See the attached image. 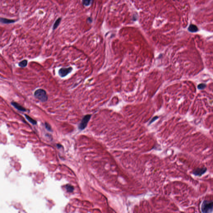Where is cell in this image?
I'll return each mask as SVG.
<instances>
[{"instance_id":"obj_13","label":"cell","mask_w":213,"mask_h":213,"mask_svg":"<svg viewBox=\"0 0 213 213\" xmlns=\"http://www.w3.org/2000/svg\"><path fill=\"white\" fill-rule=\"evenodd\" d=\"M66 188L67 191H68V192H73L74 190V187H73V186L71 185L70 184H67L66 186Z\"/></svg>"},{"instance_id":"obj_6","label":"cell","mask_w":213,"mask_h":213,"mask_svg":"<svg viewBox=\"0 0 213 213\" xmlns=\"http://www.w3.org/2000/svg\"><path fill=\"white\" fill-rule=\"evenodd\" d=\"M11 104L14 107V108H16V109H17L19 111L26 112L27 110L25 108L23 107V106H22L20 104H18L17 103L13 101L11 102Z\"/></svg>"},{"instance_id":"obj_10","label":"cell","mask_w":213,"mask_h":213,"mask_svg":"<svg viewBox=\"0 0 213 213\" xmlns=\"http://www.w3.org/2000/svg\"><path fill=\"white\" fill-rule=\"evenodd\" d=\"M25 116L26 117L27 120H28V121L30 122L31 124H32L33 125H36L37 122L35 120H33V119H32L31 117H30L28 115L25 114Z\"/></svg>"},{"instance_id":"obj_3","label":"cell","mask_w":213,"mask_h":213,"mask_svg":"<svg viewBox=\"0 0 213 213\" xmlns=\"http://www.w3.org/2000/svg\"><path fill=\"white\" fill-rule=\"evenodd\" d=\"M91 117V115L87 114L83 117L81 121L78 126V128L80 130H83L86 128L87 124L88 123V122L90 120Z\"/></svg>"},{"instance_id":"obj_11","label":"cell","mask_w":213,"mask_h":213,"mask_svg":"<svg viewBox=\"0 0 213 213\" xmlns=\"http://www.w3.org/2000/svg\"><path fill=\"white\" fill-rule=\"evenodd\" d=\"M27 64H28V61L26 60H24L19 62L18 65L21 68H25L27 65Z\"/></svg>"},{"instance_id":"obj_12","label":"cell","mask_w":213,"mask_h":213,"mask_svg":"<svg viewBox=\"0 0 213 213\" xmlns=\"http://www.w3.org/2000/svg\"><path fill=\"white\" fill-rule=\"evenodd\" d=\"M92 0H82V3L84 6H88L92 3Z\"/></svg>"},{"instance_id":"obj_7","label":"cell","mask_w":213,"mask_h":213,"mask_svg":"<svg viewBox=\"0 0 213 213\" xmlns=\"http://www.w3.org/2000/svg\"><path fill=\"white\" fill-rule=\"evenodd\" d=\"M0 22L3 23V24H11V23H15L17 20H12V19H9L4 17H0Z\"/></svg>"},{"instance_id":"obj_16","label":"cell","mask_w":213,"mask_h":213,"mask_svg":"<svg viewBox=\"0 0 213 213\" xmlns=\"http://www.w3.org/2000/svg\"><path fill=\"white\" fill-rule=\"evenodd\" d=\"M157 117H154V118L153 119V120H151V122H150V123L151 124V123H152L154 121V120H156V119H157Z\"/></svg>"},{"instance_id":"obj_9","label":"cell","mask_w":213,"mask_h":213,"mask_svg":"<svg viewBox=\"0 0 213 213\" xmlns=\"http://www.w3.org/2000/svg\"><path fill=\"white\" fill-rule=\"evenodd\" d=\"M61 20H62V17H61L58 18L56 20L55 22L54 23L53 26V27H52V30H56V28H57L58 26H59V25H60V23H61Z\"/></svg>"},{"instance_id":"obj_1","label":"cell","mask_w":213,"mask_h":213,"mask_svg":"<svg viewBox=\"0 0 213 213\" xmlns=\"http://www.w3.org/2000/svg\"><path fill=\"white\" fill-rule=\"evenodd\" d=\"M201 211L202 213H212L213 212V201L204 200L201 203Z\"/></svg>"},{"instance_id":"obj_2","label":"cell","mask_w":213,"mask_h":213,"mask_svg":"<svg viewBox=\"0 0 213 213\" xmlns=\"http://www.w3.org/2000/svg\"><path fill=\"white\" fill-rule=\"evenodd\" d=\"M35 97L42 102H45L48 100V96L45 90L42 89L37 90L34 94Z\"/></svg>"},{"instance_id":"obj_15","label":"cell","mask_w":213,"mask_h":213,"mask_svg":"<svg viewBox=\"0 0 213 213\" xmlns=\"http://www.w3.org/2000/svg\"><path fill=\"white\" fill-rule=\"evenodd\" d=\"M45 128H46L47 130H48L49 131H52L51 127L50 126V125H49V124L46 122V123H45Z\"/></svg>"},{"instance_id":"obj_17","label":"cell","mask_w":213,"mask_h":213,"mask_svg":"<svg viewBox=\"0 0 213 213\" xmlns=\"http://www.w3.org/2000/svg\"><path fill=\"white\" fill-rule=\"evenodd\" d=\"M87 21H88L89 22H90V23L92 22V19L90 17L88 18V19H87Z\"/></svg>"},{"instance_id":"obj_4","label":"cell","mask_w":213,"mask_h":213,"mask_svg":"<svg viewBox=\"0 0 213 213\" xmlns=\"http://www.w3.org/2000/svg\"><path fill=\"white\" fill-rule=\"evenodd\" d=\"M73 70V68L72 67H69L68 68H61L59 70L58 74L61 77L63 78V77L66 76L67 75L71 73L72 71Z\"/></svg>"},{"instance_id":"obj_5","label":"cell","mask_w":213,"mask_h":213,"mask_svg":"<svg viewBox=\"0 0 213 213\" xmlns=\"http://www.w3.org/2000/svg\"><path fill=\"white\" fill-rule=\"evenodd\" d=\"M207 168L204 167V168H198L196 169L193 171V174L195 176H201L203 175V174L206 172Z\"/></svg>"},{"instance_id":"obj_14","label":"cell","mask_w":213,"mask_h":213,"mask_svg":"<svg viewBox=\"0 0 213 213\" xmlns=\"http://www.w3.org/2000/svg\"><path fill=\"white\" fill-rule=\"evenodd\" d=\"M206 85L204 83H201L198 85V88L199 90H203L206 87Z\"/></svg>"},{"instance_id":"obj_8","label":"cell","mask_w":213,"mask_h":213,"mask_svg":"<svg viewBox=\"0 0 213 213\" xmlns=\"http://www.w3.org/2000/svg\"><path fill=\"white\" fill-rule=\"evenodd\" d=\"M197 27L193 24H191L188 28V30L191 33H195L198 31Z\"/></svg>"}]
</instances>
